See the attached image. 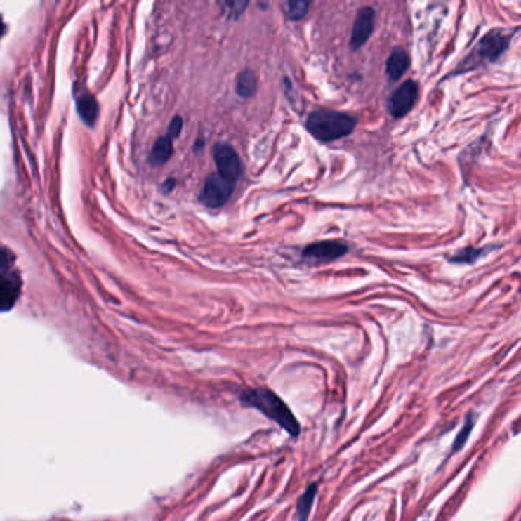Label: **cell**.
<instances>
[{
	"instance_id": "cell-21",
	"label": "cell",
	"mask_w": 521,
	"mask_h": 521,
	"mask_svg": "<svg viewBox=\"0 0 521 521\" xmlns=\"http://www.w3.org/2000/svg\"><path fill=\"white\" fill-rule=\"evenodd\" d=\"M166 184H169V185H166V190L169 191L170 188H173V187H175V180H173V179H170V180H167V182H166Z\"/></svg>"
},
{
	"instance_id": "cell-10",
	"label": "cell",
	"mask_w": 521,
	"mask_h": 521,
	"mask_svg": "<svg viewBox=\"0 0 521 521\" xmlns=\"http://www.w3.org/2000/svg\"><path fill=\"white\" fill-rule=\"evenodd\" d=\"M20 294V283L13 279H0V312L10 310Z\"/></svg>"
},
{
	"instance_id": "cell-9",
	"label": "cell",
	"mask_w": 521,
	"mask_h": 521,
	"mask_svg": "<svg viewBox=\"0 0 521 521\" xmlns=\"http://www.w3.org/2000/svg\"><path fill=\"white\" fill-rule=\"evenodd\" d=\"M408 66H410V57H408L404 49L396 48L392 52V55L388 57L385 66V71L387 75L390 77V80H399L408 69Z\"/></svg>"
},
{
	"instance_id": "cell-12",
	"label": "cell",
	"mask_w": 521,
	"mask_h": 521,
	"mask_svg": "<svg viewBox=\"0 0 521 521\" xmlns=\"http://www.w3.org/2000/svg\"><path fill=\"white\" fill-rule=\"evenodd\" d=\"M173 140L169 136H162L158 141L154 143L152 153H150V162L153 166H162L166 164L173 153Z\"/></svg>"
},
{
	"instance_id": "cell-17",
	"label": "cell",
	"mask_w": 521,
	"mask_h": 521,
	"mask_svg": "<svg viewBox=\"0 0 521 521\" xmlns=\"http://www.w3.org/2000/svg\"><path fill=\"white\" fill-rule=\"evenodd\" d=\"M473 427H474V419H473L471 416H470V418H468V421L465 422L463 428L460 430V433L457 434V437H456V440H454V445H453V451H454V453H456V451H459V449H462V448H463L465 442L468 440V437H470V433H471Z\"/></svg>"
},
{
	"instance_id": "cell-22",
	"label": "cell",
	"mask_w": 521,
	"mask_h": 521,
	"mask_svg": "<svg viewBox=\"0 0 521 521\" xmlns=\"http://www.w3.org/2000/svg\"><path fill=\"white\" fill-rule=\"evenodd\" d=\"M2 32H4V23H2V19H0V37H2Z\"/></svg>"
},
{
	"instance_id": "cell-20",
	"label": "cell",
	"mask_w": 521,
	"mask_h": 521,
	"mask_svg": "<svg viewBox=\"0 0 521 521\" xmlns=\"http://www.w3.org/2000/svg\"><path fill=\"white\" fill-rule=\"evenodd\" d=\"M10 263H11L10 254H8L6 251L0 249V279H2V275L6 272V269L10 268Z\"/></svg>"
},
{
	"instance_id": "cell-6",
	"label": "cell",
	"mask_w": 521,
	"mask_h": 521,
	"mask_svg": "<svg viewBox=\"0 0 521 521\" xmlns=\"http://www.w3.org/2000/svg\"><path fill=\"white\" fill-rule=\"evenodd\" d=\"M418 95H419V88L414 81L408 80L402 83L388 100L390 115H392L393 118L405 117L408 112L414 107L416 101H418Z\"/></svg>"
},
{
	"instance_id": "cell-14",
	"label": "cell",
	"mask_w": 521,
	"mask_h": 521,
	"mask_svg": "<svg viewBox=\"0 0 521 521\" xmlns=\"http://www.w3.org/2000/svg\"><path fill=\"white\" fill-rule=\"evenodd\" d=\"M317 492H318V486H317V483H314V484H310L309 488L305 491V494H303V496L298 499L297 514H298L300 521L308 520L310 510H312V506H314Z\"/></svg>"
},
{
	"instance_id": "cell-5",
	"label": "cell",
	"mask_w": 521,
	"mask_h": 521,
	"mask_svg": "<svg viewBox=\"0 0 521 521\" xmlns=\"http://www.w3.org/2000/svg\"><path fill=\"white\" fill-rule=\"evenodd\" d=\"M219 175L236 184L242 175V162L237 152L228 144H217L213 150Z\"/></svg>"
},
{
	"instance_id": "cell-1",
	"label": "cell",
	"mask_w": 521,
	"mask_h": 521,
	"mask_svg": "<svg viewBox=\"0 0 521 521\" xmlns=\"http://www.w3.org/2000/svg\"><path fill=\"white\" fill-rule=\"evenodd\" d=\"M240 401L246 407L256 408L260 413H263L266 418L279 423L292 437H297L300 434L301 427L292 414L291 408L284 404L279 395H275L269 388H248L240 395Z\"/></svg>"
},
{
	"instance_id": "cell-8",
	"label": "cell",
	"mask_w": 521,
	"mask_h": 521,
	"mask_svg": "<svg viewBox=\"0 0 521 521\" xmlns=\"http://www.w3.org/2000/svg\"><path fill=\"white\" fill-rule=\"evenodd\" d=\"M375 10L370 6H364L358 11L350 39V46L353 51H358L370 39L373 29H375Z\"/></svg>"
},
{
	"instance_id": "cell-4",
	"label": "cell",
	"mask_w": 521,
	"mask_h": 521,
	"mask_svg": "<svg viewBox=\"0 0 521 521\" xmlns=\"http://www.w3.org/2000/svg\"><path fill=\"white\" fill-rule=\"evenodd\" d=\"M236 184L220 176L219 173H213L206 178L204 190L201 191V202L208 208H220L230 201Z\"/></svg>"
},
{
	"instance_id": "cell-16",
	"label": "cell",
	"mask_w": 521,
	"mask_h": 521,
	"mask_svg": "<svg viewBox=\"0 0 521 521\" xmlns=\"http://www.w3.org/2000/svg\"><path fill=\"white\" fill-rule=\"evenodd\" d=\"M489 249H475L473 246L470 248H465L462 251H459V253H456L453 257H449V262L453 263H474L477 258H480L483 254L488 253Z\"/></svg>"
},
{
	"instance_id": "cell-2",
	"label": "cell",
	"mask_w": 521,
	"mask_h": 521,
	"mask_svg": "<svg viewBox=\"0 0 521 521\" xmlns=\"http://www.w3.org/2000/svg\"><path fill=\"white\" fill-rule=\"evenodd\" d=\"M306 126L317 140L329 143L350 135L355 130L356 119L343 112L319 109L309 115Z\"/></svg>"
},
{
	"instance_id": "cell-19",
	"label": "cell",
	"mask_w": 521,
	"mask_h": 521,
	"mask_svg": "<svg viewBox=\"0 0 521 521\" xmlns=\"http://www.w3.org/2000/svg\"><path fill=\"white\" fill-rule=\"evenodd\" d=\"M180 128H182V119H180L179 117H176L175 119L171 121V124H170V127H169V133H167V136L170 138V140H175V138H178L179 132H180Z\"/></svg>"
},
{
	"instance_id": "cell-18",
	"label": "cell",
	"mask_w": 521,
	"mask_h": 521,
	"mask_svg": "<svg viewBox=\"0 0 521 521\" xmlns=\"http://www.w3.org/2000/svg\"><path fill=\"white\" fill-rule=\"evenodd\" d=\"M225 6H227L228 14L230 15L232 14L234 19H237V17L242 15L243 10H245V8L248 6V2H242V4L240 2H228V4H225Z\"/></svg>"
},
{
	"instance_id": "cell-11",
	"label": "cell",
	"mask_w": 521,
	"mask_h": 521,
	"mask_svg": "<svg viewBox=\"0 0 521 521\" xmlns=\"http://www.w3.org/2000/svg\"><path fill=\"white\" fill-rule=\"evenodd\" d=\"M257 75L251 69H245L237 75L236 91L242 98H251L257 92Z\"/></svg>"
},
{
	"instance_id": "cell-15",
	"label": "cell",
	"mask_w": 521,
	"mask_h": 521,
	"mask_svg": "<svg viewBox=\"0 0 521 521\" xmlns=\"http://www.w3.org/2000/svg\"><path fill=\"white\" fill-rule=\"evenodd\" d=\"M309 6L310 4L305 2V0H288V2L283 4V11L286 19L291 22H297L306 15Z\"/></svg>"
},
{
	"instance_id": "cell-13",
	"label": "cell",
	"mask_w": 521,
	"mask_h": 521,
	"mask_svg": "<svg viewBox=\"0 0 521 521\" xmlns=\"http://www.w3.org/2000/svg\"><path fill=\"white\" fill-rule=\"evenodd\" d=\"M77 107H78V114H80L84 123L92 126L98 115V104L93 100V97H91V95L81 97L77 103Z\"/></svg>"
},
{
	"instance_id": "cell-7",
	"label": "cell",
	"mask_w": 521,
	"mask_h": 521,
	"mask_svg": "<svg viewBox=\"0 0 521 521\" xmlns=\"http://www.w3.org/2000/svg\"><path fill=\"white\" fill-rule=\"evenodd\" d=\"M349 248L344 245L343 242L336 240H326V242H317L309 245L303 256L306 260L312 263H324V262H334V260L343 257Z\"/></svg>"
},
{
	"instance_id": "cell-3",
	"label": "cell",
	"mask_w": 521,
	"mask_h": 521,
	"mask_svg": "<svg viewBox=\"0 0 521 521\" xmlns=\"http://www.w3.org/2000/svg\"><path fill=\"white\" fill-rule=\"evenodd\" d=\"M509 41L510 36L503 31H492L486 34L471 54L463 60L456 72H466L483 63L497 62V58L508 49Z\"/></svg>"
}]
</instances>
